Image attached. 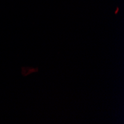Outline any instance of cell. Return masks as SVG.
Segmentation results:
<instances>
[{"label": "cell", "instance_id": "obj_1", "mask_svg": "<svg viewBox=\"0 0 124 124\" xmlns=\"http://www.w3.org/2000/svg\"><path fill=\"white\" fill-rule=\"evenodd\" d=\"M38 68L37 69H33V68H31V67H22V74L24 77H27L28 75L34 73V72H38Z\"/></svg>", "mask_w": 124, "mask_h": 124}]
</instances>
